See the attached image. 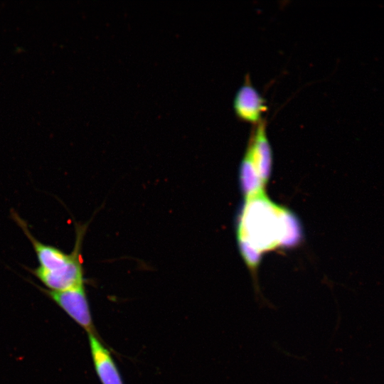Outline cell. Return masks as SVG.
<instances>
[{
    "label": "cell",
    "mask_w": 384,
    "mask_h": 384,
    "mask_svg": "<svg viewBox=\"0 0 384 384\" xmlns=\"http://www.w3.org/2000/svg\"><path fill=\"white\" fill-rule=\"evenodd\" d=\"M11 217L31 242L38 261L36 268L26 269L46 289L64 291L85 284L82 246L89 223H75V245L73 251L67 254L37 240L29 230L27 223L14 210L11 211Z\"/></svg>",
    "instance_id": "obj_1"
},
{
    "label": "cell",
    "mask_w": 384,
    "mask_h": 384,
    "mask_svg": "<svg viewBox=\"0 0 384 384\" xmlns=\"http://www.w3.org/2000/svg\"><path fill=\"white\" fill-rule=\"evenodd\" d=\"M33 284L86 331L88 335L97 336L90 310L85 284L64 291H51L36 284Z\"/></svg>",
    "instance_id": "obj_2"
},
{
    "label": "cell",
    "mask_w": 384,
    "mask_h": 384,
    "mask_svg": "<svg viewBox=\"0 0 384 384\" xmlns=\"http://www.w3.org/2000/svg\"><path fill=\"white\" fill-rule=\"evenodd\" d=\"M266 120L254 125L241 166L254 172L262 184H265L272 167V149L267 134Z\"/></svg>",
    "instance_id": "obj_3"
},
{
    "label": "cell",
    "mask_w": 384,
    "mask_h": 384,
    "mask_svg": "<svg viewBox=\"0 0 384 384\" xmlns=\"http://www.w3.org/2000/svg\"><path fill=\"white\" fill-rule=\"evenodd\" d=\"M267 107L263 97L246 78L236 92L233 100V110L237 117L253 125L260 122Z\"/></svg>",
    "instance_id": "obj_4"
},
{
    "label": "cell",
    "mask_w": 384,
    "mask_h": 384,
    "mask_svg": "<svg viewBox=\"0 0 384 384\" xmlns=\"http://www.w3.org/2000/svg\"><path fill=\"white\" fill-rule=\"evenodd\" d=\"M93 366L102 384H123L119 370L100 337L88 335Z\"/></svg>",
    "instance_id": "obj_5"
}]
</instances>
